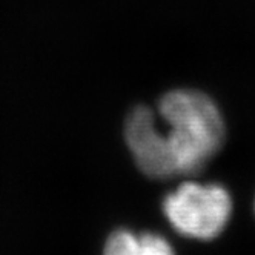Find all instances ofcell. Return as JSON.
I'll list each match as a JSON object with an SVG mask.
<instances>
[{
	"label": "cell",
	"mask_w": 255,
	"mask_h": 255,
	"mask_svg": "<svg viewBox=\"0 0 255 255\" xmlns=\"http://www.w3.org/2000/svg\"><path fill=\"white\" fill-rule=\"evenodd\" d=\"M125 138L138 169L151 178L165 180L177 175L166 132L157 125L146 106H137L125 123Z\"/></svg>",
	"instance_id": "3957f363"
},
{
	"label": "cell",
	"mask_w": 255,
	"mask_h": 255,
	"mask_svg": "<svg viewBox=\"0 0 255 255\" xmlns=\"http://www.w3.org/2000/svg\"><path fill=\"white\" fill-rule=\"evenodd\" d=\"M103 255H138V235L128 229H117L108 237Z\"/></svg>",
	"instance_id": "277c9868"
},
{
	"label": "cell",
	"mask_w": 255,
	"mask_h": 255,
	"mask_svg": "<svg viewBox=\"0 0 255 255\" xmlns=\"http://www.w3.org/2000/svg\"><path fill=\"white\" fill-rule=\"evenodd\" d=\"M138 255H175V252L165 237L144 232L138 235Z\"/></svg>",
	"instance_id": "5b68a950"
},
{
	"label": "cell",
	"mask_w": 255,
	"mask_h": 255,
	"mask_svg": "<svg viewBox=\"0 0 255 255\" xmlns=\"http://www.w3.org/2000/svg\"><path fill=\"white\" fill-rule=\"evenodd\" d=\"M177 175L195 174L220 151L225 120L214 100L192 89H175L158 103Z\"/></svg>",
	"instance_id": "6da1fadb"
},
{
	"label": "cell",
	"mask_w": 255,
	"mask_h": 255,
	"mask_svg": "<svg viewBox=\"0 0 255 255\" xmlns=\"http://www.w3.org/2000/svg\"><path fill=\"white\" fill-rule=\"evenodd\" d=\"M163 211L181 235L195 240H212L220 235L232 215V198L217 183L186 181L163 200Z\"/></svg>",
	"instance_id": "7a4b0ae2"
}]
</instances>
